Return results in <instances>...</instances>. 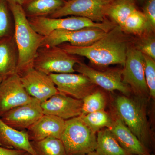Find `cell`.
Returning <instances> with one entry per match:
<instances>
[{"mask_svg":"<svg viewBox=\"0 0 155 155\" xmlns=\"http://www.w3.org/2000/svg\"><path fill=\"white\" fill-rule=\"evenodd\" d=\"M134 1H135L136 2H142V1H144V0H134Z\"/></svg>","mask_w":155,"mask_h":155,"instance_id":"cell-33","label":"cell"},{"mask_svg":"<svg viewBox=\"0 0 155 155\" xmlns=\"http://www.w3.org/2000/svg\"><path fill=\"white\" fill-rule=\"evenodd\" d=\"M8 4L15 21L14 36L19 53L17 73L20 76L33 68L35 58L44 36L31 26L22 6L14 3Z\"/></svg>","mask_w":155,"mask_h":155,"instance_id":"cell-2","label":"cell"},{"mask_svg":"<svg viewBox=\"0 0 155 155\" xmlns=\"http://www.w3.org/2000/svg\"><path fill=\"white\" fill-rule=\"evenodd\" d=\"M122 74L123 83L130 86L136 94L143 98L150 97L144 76V57L134 46L127 51Z\"/></svg>","mask_w":155,"mask_h":155,"instance_id":"cell-9","label":"cell"},{"mask_svg":"<svg viewBox=\"0 0 155 155\" xmlns=\"http://www.w3.org/2000/svg\"><path fill=\"white\" fill-rule=\"evenodd\" d=\"M79 116L84 123L95 133L103 127L110 128L114 122V119L104 110Z\"/></svg>","mask_w":155,"mask_h":155,"instance_id":"cell-25","label":"cell"},{"mask_svg":"<svg viewBox=\"0 0 155 155\" xmlns=\"http://www.w3.org/2000/svg\"><path fill=\"white\" fill-rule=\"evenodd\" d=\"M114 0H70L50 18L68 16L84 17L94 22L102 23L108 20L107 13Z\"/></svg>","mask_w":155,"mask_h":155,"instance_id":"cell-8","label":"cell"},{"mask_svg":"<svg viewBox=\"0 0 155 155\" xmlns=\"http://www.w3.org/2000/svg\"><path fill=\"white\" fill-rule=\"evenodd\" d=\"M31 143L37 155H67L60 139L48 137Z\"/></svg>","mask_w":155,"mask_h":155,"instance_id":"cell-23","label":"cell"},{"mask_svg":"<svg viewBox=\"0 0 155 155\" xmlns=\"http://www.w3.org/2000/svg\"><path fill=\"white\" fill-rule=\"evenodd\" d=\"M23 155H30V154L28 153H25V154H24Z\"/></svg>","mask_w":155,"mask_h":155,"instance_id":"cell-35","label":"cell"},{"mask_svg":"<svg viewBox=\"0 0 155 155\" xmlns=\"http://www.w3.org/2000/svg\"><path fill=\"white\" fill-rule=\"evenodd\" d=\"M140 37L136 42V48L143 54L155 59V38L153 33H146Z\"/></svg>","mask_w":155,"mask_h":155,"instance_id":"cell-27","label":"cell"},{"mask_svg":"<svg viewBox=\"0 0 155 155\" xmlns=\"http://www.w3.org/2000/svg\"><path fill=\"white\" fill-rule=\"evenodd\" d=\"M0 145L5 147L21 150L37 155L31 145L27 131L19 130L5 123L0 117Z\"/></svg>","mask_w":155,"mask_h":155,"instance_id":"cell-19","label":"cell"},{"mask_svg":"<svg viewBox=\"0 0 155 155\" xmlns=\"http://www.w3.org/2000/svg\"><path fill=\"white\" fill-rule=\"evenodd\" d=\"M82 100L58 93L41 103L43 114L58 116L64 120L80 116Z\"/></svg>","mask_w":155,"mask_h":155,"instance_id":"cell-16","label":"cell"},{"mask_svg":"<svg viewBox=\"0 0 155 155\" xmlns=\"http://www.w3.org/2000/svg\"><path fill=\"white\" fill-rule=\"evenodd\" d=\"M65 0H27L22 7L27 18L50 17L61 9Z\"/></svg>","mask_w":155,"mask_h":155,"instance_id":"cell-21","label":"cell"},{"mask_svg":"<svg viewBox=\"0 0 155 155\" xmlns=\"http://www.w3.org/2000/svg\"><path fill=\"white\" fill-rule=\"evenodd\" d=\"M20 77L22 85L28 94L41 103L59 93L49 75L34 68Z\"/></svg>","mask_w":155,"mask_h":155,"instance_id":"cell-14","label":"cell"},{"mask_svg":"<svg viewBox=\"0 0 155 155\" xmlns=\"http://www.w3.org/2000/svg\"><path fill=\"white\" fill-rule=\"evenodd\" d=\"M144 2L142 12L150 31L153 32L155 29V0H144Z\"/></svg>","mask_w":155,"mask_h":155,"instance_id":"cell-29","label":"cell"},{"mask_svg":"<svg viewBox=\"0 0 155 155\" xmlns=\"http://www.w3.org/2000/svg\"><path fill=\"white\" fill-rule=\"evenodd\" d=\"M41 103L33 98L29 102L6 112L1 119L15 129H28L44 115Z\"/></svg>","mask_w":155,"mask_h":155,"instance_id":"cell-15","label":"cell"},{"mask_svg":"<svg viewBox=\"0 0 155 155\" xmlns=\"http://www.w3.org/2000/svg\"><path fill=\"white\" fill-rule=\"evenodd\" d=\"M121 146L133 155H153L117 116L108 128Z\"/></svg>","mask_w":155,"mask_h":155,"instance_id":"cell-18","label":"cell"},{"mask_svg":"<svg viewBox=\"0 0 155 155\" xmlns=\"http://www.w3.org/2000/svg\"><path fill=\"white\" fill-rule=\"evenodd\" d=\"M75 72L85 75L96 86H100L109 91H117L128 96L130 93V88L123 83L122 69H109L101 71L91 68L84 63L79 62L74 67Z\"/></svg>","mask_w":155,"mask_h":155,"instance_id":"cell-11","label":"cell"},{"mask_svg":"<svg viewBox=\"0 0 155 155\" xmlns=\"http://www.w3.org/2000/svg\"><path fill=\"white\" fill-rule=\"evenodd\" d=\"M25 153L21 150L8 148L0 146V155H23Z\"/></svg>","mask_w":155,"mask_h":155,"instance_id":"cell-30","label":"cell"},{"mask_svg":"<svg viewBox=\"0 0 155 155\" xmlns=\"http://www.w3.org/2000/svg\"><path fill=\"white\" fill-rule=\"evenodd\" d=\"M15 21L7 0H0V41L14 36Z\"/></svg>","mask_w":155,"mask_h":155,"instance_id":"cell-24","label":"cell"},{"mask_svg":"<svg viewBox=\"0 0 155 155\" xmlns=\"http://www.w3.org/2000/svg\"><path fill=\"white\" fill-rule=\"evenodd\" d=\"M49 75L59 92L77 99H83L94 91L96 86L88 78L80 73H52Z\"/></svg>","mask_w":155,"mask_h":155,"instance_id":"cell-13","label":"cell"},{"mask_svg":"<svg viewBox=\"0 0 155 155\" xmlns=\"http://www.w3.org/2000/svg\"><path fill=\"white\" fill-rule=\"evenodd\" d=\"M65 1H70V0H65Z\"/></svg>","mask_w":155,"mask_h":155,"instance_id":"cell-37","label":"cell"},{"mask_svg":"<svg viewBox=\"0 0 155 155\" xmlns=\"http://www.w3.org/2000/svg\"><path fill=\"white\" fill-rule=\"evenodd\" d=\"M95 151L99 155H133L123 148L108 128L100 130Z\"/></svg>","mask_w":155,"mask_h":155,"instance_id":"cell-22","label":"cell"},{"mask_svg":"<svg viewBox=\"0 0 155 155\" xmlns=\"http://www.w3.org/2000/svg\"><path fill=\"white\" fill-rule=\"evenodd\" d=\"M129 35L116 25L103 37L87 47H76L67 43L59 45L67 52L73 55L85 57L98 67L111 65L124 66L127 51L131 46Z\"/></svg>","mask_w":155,"mask_h":155,"instance_id":"cell-1","label":"cell"},{"mask_svg":"<svg viewBox=\"0 0 155 155\" xmlns=\"http://www.w3.org/2000/svg\"><path fill=\"white\" fill-rule=\"evenodd\" d=\"M117 116L145 147L150 151L153 140L143 106L126 96H118L114 102Z\"/></svg>","mask_w":155,"mask_h":155,"instance_id":"cell-3","label":"cell"},{"mask_svg":"<svg viewBox=\"0 0 155 155\" xmlns=\"http://www.w3.org/2000/svg\"><path fill=\"white\" fill-rule=\"evenodd\" d=\"M28 19L34 30L43 36H47L55 30H77L88 27H95L108 31L116 25L108 19L106 22L97 23L87 18L76 16L58 18L30 17Z\"/></svg>","mask_w":155,"mask_h":155,"instance_id":"cell-6","label":"cell"},{"mask_svg":"<svg viewBox=\"0 0 155 155\" xmlns=\"http://www.w3.org/2000/svg\"><path fill=\"white\" fill-rule=\"evenodd\" d=\"M144 59V76L150 97L155 98V62L151 58L143 54Z\"/></svg>","mask_w":155,"mask_h":155,"instance_id":"cell-28","label":"cell"},{"mask_svg":"<svg viewBox=\"0 0 155 155\" xmlns=\"http://www.w3.org/2000/svg\"><path fill=\"white\" fill-rule=\"evenodd\" d=\"M3 79V78L1 77V76H0V84H1V82H2V81Z\"/></svg>","mask_w":155,"mask_h":155,"instance_id":"cell-34","label":"cell"},{"mask_svg":"<svg viewBox=\"0 0 155 155\" xmlns=\"http://www.w3.org/2000/svg\"><path fill=\"white\" fill-rule=\"evenodd\" d=\"M33 98L24 88L17 73L4 78L0 84V117L11 109L29 102Z\"/></svg>","mask_w":155,"mask_h":155,"instance_id":"cell-12","label":"cell"},{"mask_svg":"<svg viewBox=\"0 0 155 155\" xmlns=\"http://www.w3.org/2000/svg\"><path fill=\"white\" fill-rule=\"evenodd\" d=\"M19 53L14 36L0 41V76L4 78L17 73Z\"/></svg>","mask_w":155,"mask_h":155,"instance_id":"cell-20","label":"cell"},{"mask_svg":"<svg viewBox=\"0 0 155 155\" xmlns=\"http://www.w3.org/2000/svg\"><path fill=\"white\" fill-rule=\"evenodd\" d=\"M107 32L95 27L73 31L55 30L44 36L40 47L56 46L64 43L76 47L89 46L103 37Z\"/></svg>","mask_w":155,"mask_h":155,"instance_id":"cell-10","label":"cell"},{"mask_svg":"<svg viewBox=\"0 0 155 155\" xmlns=\"http://www.w3.org/2000/svg\"><path fill=\"white\" fill-rule=\"evenodd\" d=\"M107 17L126 34L139 37L151 33L144 14L134 0H114L107 11Z\"/></svg>","mask_w":155,"mask_h":155,"instance_id":"cell-4","label":"cell"},{"mask_svg":"<svg viewBox=\"0 0 155 155\" xmlns=\"http://www.w3.org/2000/svg\"><path fill=\"white\" fill-rule=\"evenodd\" d=\"M82 110L80 116L104 110L106 100L104 94L99 91H94L82 99Z\"/></svg>","mask_w":155,"mask_h":155,"instance_id":"cell-26","label":"cell"},{"mask_svg":"<svg viewBox=\"0 0 155 155\" xmlns=\"http://www.w3.org/2000/svg\"><path fill=\"white\" fill-rule=\"evenodd\" d=\"M80 62L75 55L69 54L60 47L39 48L33 63V68L48 75L52 73H72L75 72V64Z\"/></svg>","mask_w":155,"mask_h":155,"instance_id":"cell-7","label":"cell"},{"mask_svg":"<svg viewBox=\"0 0 155 155\" xmlns=\"http://www.w3.org/2000/svg\"><path fill=\"white\" fill-rule=\"evenodd\" d=\"M8 3H14L22 6L24 3V0H7Z\"/></svg>","mask_w":155,"mask_h":155,"instance_id":"cell-31","label":"cell"},{"mask_svg":"<svg viewBox=\"0 0 155 155\" xmlns=\"http://www.w3.org/2000/svg\"><path fill=\"white\" fill-rule=\"evenodd\" d=\"M65 120L58 116L45 115L28 128L31 142L38 141L48 137L60 139L64 129Z\"/></svg>","mask_w":155,"mask_h":155,"instance_id":"cell-17","label":"cell"},{"mask_svg":"<svg viewBox=\"0 0 155 155\" xmlns=\"http://www.w3.org/2000/svg\"><path fill=\"white\" fill-rule=\"evenodd\" d=\"M26 1H27V0H24V3L25 2H26Z\"/></svg>","mask_w":155,"mask_h":155,"instance_id":"cell-36","label":"cell"},{"mask_svg":"<svg viewBox=\"0 0 155 155\" xmlns=\"http://www.w3.org/2000/svg\"><path fill=\"white\" fill-rule=\"evenodd\" d=\"M82 155H99L96 152L94 151L92 152L88 153L86 154H84Z\"/></svg>","mask_w":155,"mask_h":155,"instance_id":"cell-32","label":"cell"},{"mask_svg":"<svg viewBox=\"0 0 155 155\" xmlns=\"http://www.w3.org/2000/svg\"><path fill=\"white\" fill-rule=\"evenodd\" d=\"M67 155H82L95 151L97 136L80 116L65 120L61 137Z\"/></svg>","mask_w":155,"mask_h":155,"instance_id":"cell-5","label":"cell"}]
</instances>
